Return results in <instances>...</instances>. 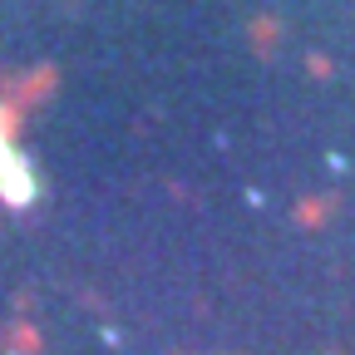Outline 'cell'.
<instances>
[{"mask_svg":"<svg viewBox=\"0 0 355 355\" xmlns=\"http://www.w3.org/2000/svg\"><path fill=\"white\" fill-rule=\"evenodd\" d=\"M6 193H10V202H25V198H30V178L20 173V163L6 168Z\"/></svg>","mask_w":355,"mask_h":355,"instance_id":"obj_1","label":"cell"}]
</instances>
